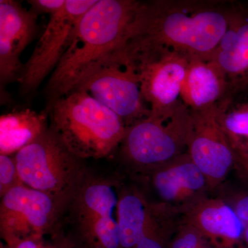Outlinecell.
<instances>
[{
  "label": "cell",
  "instance_id": "1",
  "mask_svg": "<svg viewBox=\"0 0 248 248\" xmlns=\"http://www.w3.org/2000/svg\"><path fill=\"white\" fill-rule=\"evenodd\" d=\"M234 3L215 0L140 1L127 54L166 49L211 60L229 27Z\"/></svg>",
  "mask_w": 248,
  "mask_h": 248
},
{
  "label": "cell",
  "instance_id": "2",
  "mask_svg": "<svg viewBox=\"0 0 248 248\" xmlns=\"http://www.w3.org/2000/svg\"><path fill=\"white\" fill-rule=\"evenodd\" d=\"M140 4L136 0H98L86 12L49 78L48 104L78 89L125 47Z\"/></svg>",
  "mask_w": 248,
  "mask_h": 248
},
{
  "label": "cell",
  "instance_id": "3",
  "mask_svg": "<svg viewBox=\"0 0 248 248\" xmlns=\"http://www.w3.org/2000/svg\"><path fill=\"white\" fill-rule=\"evenodd\" d=\"M46 110L50 131L82 161L113 155L126 132L115 112L79 90L49 103Z\"/></svg>",
  "mask_w": 248,
  "mask_h": 248
},
{
  "label": "cell",
  "instance_id": "4",
  "mask_svg": "<svg viewBox=\"0 0 248 248\" xmlns=\"http://www.w3.org/2000/svg\"><path fill=\"white\" fill-rule=\"evenodd\" d=\"M122 182L118 175L88 169L68 200L60 232L66 228L70 241L81 248H120L117 209Z\"/></svg>",
  "mask_w": 248,
  "mask_h": 248
},
{
  "label": "cell",
  "instance_id": "5",
  "mask_svg": "<svg viewBox=\"0 0 248 248\" xmlns=\"http://www.w3.org/2000/svg\"><path fill=\"white\" fill-rule=\"evenodd\" d=\"M190 110L180 102L126 128L119 146L122 164L133 176L148 172L187 152Z\"/></svg>",
  "mask_w": 248,
  "mask_h": 248
},
{
  "label": "cell",
  "instance_id": "6",
  "mask_svg": "<svg viewBox=\"0 0 248 248\" xmlns=\"http://www.w3.org/2000/svg\"><path fill=\"white\" fill-rule=\"evenodd\" d=\"M14 157L23 185L57 197H71L88 170L49 128Z\"/></svg>",
  "mask_w": 248,
  "mask_h": 248
},
{
  "label": "cell",
  "instance_id": "7",
  "mask_svg": "<svg viewBox=\"0 0 248 248\" xmlns=\"http://www.w3.org/2000/svg\"><path fill=\"white\" fill-rule=\"evenodd\" d=\"M70 197H57L20 184L1 197L0 233L6 244L60 232Z\"/></svg>",
  "mask_w": 248,
  "mask_h": 248
},
{
  "label": "cell",
  "instance_id": "8",
  "mask_svg": "<svg viewBox=\"0 0 248 248\" xmlns=\"http://www.w3.org/2000/svg\"><path fill=\"white\" fill-rule=\"evenodd\" d=\"M76 90L87 93L115 112L126 128L151 115L142 95L136 67L123 50L84 80Z\"/></svg>",
  "mask_w": 248,
  "mask_h": 248
},
{
  "label": "cell",
  "instance_id": "9",
  "mask_svg": "<svg viewBox=\"0 0 248 248\" xmlns=\"http://www.w3.org/2000/svg\"><path fill=\"white\" fill-rule=\"evenodd\" d=\"M98 0H66L62 9L49 15L45 31L37 42L17 81L19 91L27 95L51 76L70 45L83 16Z\"/></svg>",
  "mask_w": 248,
  "mask_h": 248
},
{
  "label": "cell",
  "instance_id": "10",
  "mask_svg": "<svg viewBox=\"0 0 248 248\" xmlns=\"http://www.w3.org/2000/svg\"><path fill=\"white\" fill-rule=\"evenodd\" d=\"M133 178L142 190L153 194L150 202L181 217L210 192L206 179L187 152Z\"/></svg>",
  "mask_w": 248,
  "mask_h": 248
},
{
  "label": "cell",
  "instance_id": "11",
  "mask_svg": "<svg viewBox=\"0 0 248 248\" xmlns=\"http://www.w3.org/2000/svg\"><path fill=\"white\" fill-rule=\"evenodd\" d=\"M125 54L136 67L142 95L151 115L164 113L182 102L181 93L190 58L166 49Z\"/></svg>",
  "mask_w": 248,
  "mask_h": 248
},
{
  "label": "cell",
  "instance_id": "12",
  "mask_svg": "<svg viewBox=\"0 0 248 248\" xmlns=\"http://www.w3.org/2000/svg\"><path fill=\"white\" fill-rule=\"evenodd\" d=\"M217 106L191 111L187 153L208 182L216 191L235 168L236 156L217 117Z\"/></svg>",
  "mask_w": 248,
  "mask_h": 248
},
{
  "label": "cell",
  "instance_id": "13",
  "mask_svg": "<svg viewBox=\"0 0 248 248\" xmlns=\"http://www.w3.org/2000/svg\"><path fill=\"white\" fill-rule=\"evenodd\" d=\"M39 16L14 0L0 1V81H17L24 67L21 55L38 32Z\"/></svg>",
  "mask_w": 248,
  "mask_h": 248
},
{
  "label": "cell",
  "instance_id": "14",
  "mask_svg": "<svg viewBox=\"0 0 248 248\" xmlns=\"http://www.w3.org/2000/svg\"><path fill=\"white\" fill-rule=\"evenodd\" d=\"M229 85V97H248V8L234 3L226 33L211 58Z\"/></svg>",
  "mask_w": 248,
  "mask_h": 248
},
{
  "label": "cell",
  "instance_id": "15",
  "mask_svg": "<svg viewBox=\"0 0 248 248\" xmlns=\"http://www.w3.org/2000/svg\"><path fill=\"white\" fill-rule=\"evenodd\" d=\"M213 248H246L244 225L220 197H208L182 217Z\"/></svg>",
  "mask_w": 248,
  "mask_h": 248
},
{
  "label": "cell",
  "instance_id": "16",
  "mask_svg": "<svg viewBox=\"0 0 248 248\" xmlns=\"http://www.w3.org/2000/svg\"><path fill=\"white\" fill-rule=\"evenodd\" d=\"M229 97L224 73L212 60L190 58L181 100L191 111L206 110Z\"/></svg>",
  "mask_w": 248,
  "mask_h": 248
},
{
  "label": "cell",
  "instance_id": "17",
  "mask_svg": "<svg viewBox=\"0 0 248 248\" xmlns=\"http://www.w3.org/2000/svg\"><path fill=\"white\" fill-rule=\"evenodd\" d=\"M49 128L46 110H16L0 117V155L14 156Z\"/></svg>",
  "mask_w": 248,
  "mask_h": 248
},
{
  "label": "cell",
  "instance_id": "18",
  "mask_svg": "<svg viewBox=\"0 0 248 248\" xmlns=\"http://www.w3.org/2000/svg\"><path fill=\"white\" fill-rule=\"evenodd\" d=\"M153 204L138 184L122 182L118 202L120 248H135L151 217Z\"/></svg>",
  "mask_w": 248,
  "mask_h": 248
},
{
  "label": "cell",
  "instance_id": "19",
  "mask_svg": "<svg viewBox=\"0 0 248 248\" xmlns=\"http://www.w3.org/2000/svg\"><path fill=\"white\" fill-rule=\"evenodd\" d=\"M217 117L235 153L248 155V97H228L217 106Z\"/></svg>",
  "mask_w": 248,
  "mask_h": 248
},
{
  "label": "cell",
  "instance_id": "20",
  "mask_svg": "<svg viewBox=\"0 0 248 248\" xmlns=\"http://www.w3.org/2000/svg\"><path fill=\"white\" fill-rule=\"evenodd\" d=\"M149 221L135 248H168L182 217L153 203Z\"/></svg>",
  "mask_w": 248,
  "mask_h": 248
},
{
  "label": "cell",
  "instance_id": "21",
  "mask_svg": "<svg viewBox=\"0 0 248 248\" xmlns=\"http://www.w3.org/2000/svg\"><path fill=\"white\" fill-rule=\"evenodd\" d=\"M219 191L217 197H220L239 217L244 225L245 228L248 226V190L245 189L226 186V184L217 189Z\"/></svg>",
  "mask_w": 248,
  "mask_h": 248
},
{
  "label": "cell",
  "instance_id": "22",
  "mask_svg": "<svg viewBox=\"0 0 248 248\" xmlns=\"http://www.w3.org/2000/svg\"><path fill=\"white\" fill-rule=\"evenodd\" d=\"M168 248H213L195 228L181 219Z\"/></svg>",
  "mask_w": 248,
  "mask_h": 248
},
{
  "label": "cell",
  "instance_id": "23",
  "mask_svg": "<svg viewBox=\"0 0 248 248\" xmlns=\"http://www.w3.org/2000/svg\"><path fill=\"white\" fill-rule=\"evenodd\" d=\"M20 184L14 156L0 155V197Z\"/></svg>",
  "mask_w": 248,
  "mask_h": 248
},
{
  "label": "cell",
  "instance_id": "24",
  "mask_svg": "<svg viewBox=\"0 0 248 248\" xmlns=\"http://www.w3.org/2000/svg\"><path fill=\"white\" fill-rule=\"evenodd\" d=\"M66 0H29L30 9L37 16L41 14L50 15L63 8Z\"/></svg>",
  "mask_w": 248,
  "mask_h": 248
},
{
  "label": "cell",
  "instance_id": "25",
  "mask_svg": "<svg viewBox=\"0 0 248 248\" xmlns=\"http://www.w3.org/2000/svg\"><path fill=\"white\" fill-rule=\"evenodd\" d=\"M3 248H57L50 244H45L43 238H28L19 240L11 244H6Z\"/></svg>",
  "mask_w": 248,
  "mask_h": 248
},
{
  "label": "cell",
  "instance_id": "26",
  "mask_svg": "<svg viewBox=\"0 0 248 248\" xmlns=\"http://www.w3.org/2000/svg\"><path fill=\"white\" fill-rule=\"evenodd\" d=\"M235 153L236 161L234 169H236L240 178L248 184V155L242 153Z\"/></svg>",
  "mask_w": 248,
  "mask_h": 248
},
{
  "label": "cell",
  "instance_id": "27",
  "mask_svg": "<svg viewBox=\"0 0 248 248\" xmlns=\"http://www.w3.org/2000/svg\"><path fill=\"white\" fill-rule=\"evenodd\" d=\"M244 242L245 247L248 248V226L247 228H246V230H245Z\"/></svg>",
  "mask_w": 248,
  "mask_h": 248
}]
</instances>
